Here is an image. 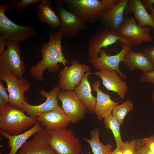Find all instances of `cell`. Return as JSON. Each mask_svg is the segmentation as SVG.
Instances as JSON below:
<instances>
[{
    "mask_svg": "<svg viewBox=\"0 0 154 154\" xmlns=\"http://www.w3.org/2000/svg\"><path fill=\"white\" fill-rule=\"evenodd\" d=\"M7 103L3 100L0 98V107L5 106Z\"/></svg>",
    "mask_w": 154,
    "mask_h": 154,
    "instance_id": "obj_40",
    "label": "cell"
},
{
    "mask_svg": "<svg viewBox=\"0 0 154 154\" xmlns=\"http://www.w3.org/2000/svg\"><path fill=\"white\" fill-rule=\"evenodd\" d=\"M118 41L121 43H127L133 45L132 40L118 35L117 32L102 27L95 30L90 38L88 48L89 59L97 57L100 50L112 45Z\"/></svg>",
    "mask_w": 154,
    "mask_h": 154,
    "instance_id": "obj_6",
    "label": "cell"
},
{
    "mask_svg": "<svg viewBox=\"0 0 154 154\" xmlns=\"http://www.w3.org/2000/svg\"><path fill=\"white\" fill-rule=\"evenodd\" d=\"M150 31L148 26H139L134 17L131 15L126 17L117 33L120 35L131 39L133 45L137 46L144 42H153V38L150 34Z\"/></svg>",
    "mask_w": 154,
    "mask_h": 154,
    "instance_id": "obj_12",
    "label": "cell"
},
{
    "mask_svg": "<svg viewBox=\"0 0 154 154\" xmlns=\"http://www.w3.org/2000/svg\"><path fill=\"white\" fill-rule=\"evenodd\" d=\"M100 131L97 128L90 132V139H83L89 143L94 154H112V145L109 143L105 145L101 142L99 138Z\"/></svg>",
    "mask_w": 154,
    "mask_h": 154,
    "instance_id": "obj_25",
    "label": "cell"
},
{
    "mask_svg": "<svg viewBox=\"0 0 154 154\" xmlns=\"http://www.w3.org/2000/svg\"><path fill=\"white\" fill-rule=\"evenodd\" d=\"M151 97L152 100L154 102V91L152 92Z\"/></svg>",
    "mask_w": 154,
    "mask_h": 154,
    "instance_id": "obj_41",
    "label": "cell"
},
{
    "mask_svg": "<svg viewBox=\"0 0 154 154\" xmlns=\"http://www.w3.org/2000/svg\"><path fill=\"white\" fill-rule=\"evenodd\" d=\"M112 154H122L121 150L116 147L114 150L112 151Z\"/></svg>",
    "mask_w": 154,
    "mask_h": 154,
    "instance_id": "obj_38",
    "label": "cell"
},
{
    "mask_svg": "<svg viewBox=\"0 0 154 154\" xmlns=\"http://www.w3.org/2000/svg\"><path fill=\"white\" fill-rule=\"evenodd\" d=\"M119 0H102L101 1L106 11L114 8L119 2Z\"/></svg>",
    "mask_w": 154,
    "mask_h": 154,
    "instance_id": "obj_34",
    "label": "cell"
},
{
    "mask_svg": "<svg viewBox=\"0 0 154 154\" xmlns=\"http://www.w3.org/2000/svg\"><path fill=\"white\" fill-rule=\"evenodd\" d=\"M50 137L47 130L44 128L35 133L31 140L27 141L18 154H55L49 145Z\"/></svg>",
    "mask_w": 154,
    "mask_h": 154,
    "instance_id": "obj_14",
    "label": "cell"
},
{
    "mask_svg": "<svg viewBox=\"0 0 154 154\" xmlns=\"http://www.w3.org/2000/svg\"><path fill=\"white\" fill-rule=\"evenodd\" d=\"M57 98L62 102L64 113L73 123L78 122L88 112L73 91L60 90Z\"/></svg>",
    "mask_w": 154,
    "mask_h": 154,
    "instance_id": "obj_11",
    "label": "cell"
},
{
    "mask_svg": "<svg viewBox=\"0 0 154 154\" xmlns=\"http://www.w3.org/2000/svg\"><path fill=\"white\" fill-rule=\"evenodd\" d=\"M7 39L2 36L0 35V55L5 50Z\"/></svg>",
    "mask_w": 154,
    "mask_h": 154,
    "instance_id": "obj_36",
    "label": "cell"
},
{
    "mask_svg": "<svg viewBox=\"0 0 154 154\" xmlns=\"http://www.w3.org/2000/svg\"><path fill=\"white\" fill-rule=\"evenodd\" d=\"M91 67L73 60L69 66H64L60 72L58 86L61 90L73 91L80 83L84 74L90 71Z\"/></svg>",
    "mask_w": 154,
    "mask_h": 154,
    "instance_id": "obj_10",
    "label": "cell"
},
{
    "mask_svg": "<svg viewBox=\"0 0 154 154\" xmlns=\"http://www.w3.org/2000/svg\"><path fill=\"white\" fill-rule=\"evenodd\" d=\"M56 5V9L60 20L58 29L66 37L76 36L81 31L87 29L85 23L75 14L66 10L64 5Z\"/></svg>",
    "mask_w": 154,
    "mask_h": 154,
    "instance_id": "obj_13",
    "label": "cell"
},
{
    "mask_svg": "<svg viewBox=\"0 0 154 154\" xmlns=\"http://www.w3.org/2000/svg\"><path fill=\"white\" fill-rule=\"evenodd\" d=\"M7 88L4 86L2 81H0V98L3 100L6 103H9V95L7 92Z\"/></svg>",
    "mask_w": 154,
    "mask_h": 154,
    "instance_id": "obj_35",
    "label": "cell"
},
{
    "mask_svg": "<svg viewBox=\"0 0 154 154\" xmlns=\"http://www.w3.org/2000/svg\"><path fill=\"white\" fill-rule=\"evenodd\" d=\"M150 11V14L152 16L154 20V7L153 5L151 6L149 9Z\"/></svg>",
    "mask_w": 154,
    "mask_h": 154,
    "instance_id": "obj_39",
    "label": "cell"
},
{
    "mask_svg": "<svg viewBox=\"0 0 154 154\" xmlns=\"http://www.w3.org/2000/svg\"><path fill=\"white\" fill-rule=\"evenodd\" d=\"M51 3V0H42L37 6L39 12L37 16L42 23H46L50 28L56 30L60 26V20L59 16L50 7Z\"/></svg>",
    "mask_w": 154,
    "mask_h": 154,
    "instance_id": "obj_24",
    "label": "cell"
},
{
    "mask_svg": "<svg viewBox=\"0 0 154 154\" xmlns=\"http://www.w3.org/2000/svg\"><path fill=\"white\" fill-rule=\"evenodd\" d=\"M100 80H98L93 84L92 88L97 94L96 102L94 112L98 119L101 121L112 114L113 109L119 103L113 100L109 94L105 93L100 90Z\"/></svg>",
    "mask_w": 154,
    "mask_h": 154,
    "instance_id": "obj_19",
    "label": "cell"
},
{
    "mask_svg": "<svg viewBox=\"0 0 154 154\" xmlns=\"http://www.w3.org/2000/svg\"><path fill=\"white\" fill-rule=\"evenodd\" d=\"M63 35L59 31H49V40L43 44L40 50L42 59L30 70L31 75L35 80L43 82V73L46 70L54 73L60 69L59 63H62L64 66L69 63L62 51L61 40Z\"/></svg>",
    "mask_w": 154,
    "mask_h": 154,
    "instance_id": "obj_1",
    "label": "cell"
},
{
    "mask_svg": "<svg viewBox=\"0 0 154 154\" xmlns=\"http://www.w3.org/2000/svg\"><path fill=\"white\" fill-rule=\"evenodd\" d=\"M37 119L47 130L66 128L71 122L62 108L60 106L40 114Z\"/></svg>",
    "mask_w": 154,
    "mask_h": 154,
    "instance_id": "obj_17",
    "label": "cell"
},
{
    "mask_svg": "<svg viewBox=\"0 0 154 154\" xmlns=\"http://www.w3.org/2000/svg\"><path fill=\"white\" fill-rule=\"evenodd\" d=\"M121 62L130 71L139 69L143 73L154 70V66L143 52H136L130 49Z\"/></svg>",
    "mask_w": 154,
    "mask_h": 154,
    "instance_id": "obj_20",
    "label": "cell"
},
{
    "mask_svg": "<svg viewBox=\"0 0 154 154\" xmlns=\"http://www.w3.org/2000/svg\"><path fill=\"white\" fill-rule=\"evenodd\" d=\"M0 78L7 85L9 103L21 109L23 104L27 102L24 95L25 92L30 88V82L23 78H17L9 70L0 71Z\"/></svg>",
    "mask_w": 154,
    "mask_h": 154,
    "instance_id": "obj_8",
    "label": "cell"
},
{
    "mask_svg": "<svg viewBox=\"0 0 154 154\" xmlns=\"http://www.w3.org/2000/svg\"><path fill=\"white\" fill-rule=\"evenodd\" d=\"M122 46L121 50L117 54L114 55H108L104 48L100 51V56L89 59V61L96 70H107L111 71L114 70L118 73L121 78L127 80V77L121 71L119 64L123 59L128 51L131 49V46L129 44L121 43Z\"/></svg>",
    "mask_w": 154,
    "mask_h": 154,
    "instance_id": "obj_9",
    "label": "cell"
},
{
    "mask_svg": "<svg viewBox=\"0 0 154 154\" xmlns=\"http://www.w3.org/2000/svg\"><path fill=\"white\" fill-rule=\"evenodd\" d=\"M92 74L102 79L103 85L108 90L117 93L121 99L124 98L127 91L128 86L117 72L102 70L93 72Z\"/></svg>",
    "mask_w": 154,
    "mask_h": 154,
    "instance_id": "obj_18",
    "label": "cell"
},
{
    "mask_svg": "<svg viewBox=\"0 0 154 154\" xmlns=\"http://www.w3.org/2000/svg\"><path fill=\"white\" fill-rule=\"evenodd\" d=\"M133 108V105L130 99L120 104L116 105L113 109L112 114L118 121L120 124L123 123L127 114Z\"/></svg>",
    "mask_w": 154,
    "mask_h": 154,
    "instance_id": "obj_27",
    "label": "cell"
},
{
    "mask_svg": "<svg viewBox=\"0 0 154 154\" xmlns=\"http://www.w3.org/2000/svg\"><path fill=\"white\" fill-rule=\"evenodd\" d=\"M6 42L7 49L0 55V71L9 70L17 78H23L26 69L21 56L20 43L7 39Z\"/></svg>",
    "mask_w": 154,
    "mask_h": 154,
    "instance_id": "obj_7",
    "label": "cell"
},
{
    "mask_svg": "<svg viewBox=\"0 0 154 154\" xmlns=\"http://www.w3.org/2000/svg\"><path fill=\"white\" fill-rule=\"evenodd\" d=\"M143 52L154 66V46L144 49Z\"/></svg>",
    "mask_w": 154,
    "mask_h": 154,
    "instance_id": "obj_33",
    "label": "cell"
},
{
    "mask_svg": "<svg viewBox=\"0 0 154 154\" xmlns=\"http://www.w3.org/2000/svg\"><path fill=\"white\" fill-rule=\"evenodd\" d=\"M135 154H153L149 148L143 142L141 138L137 139Z\"/></svg>",
    "mask_w": 154,
    "mask_h": 154,
    "instance_id": "obj_30",
    "label": "cell"
},
{
    "mask_svg": "<svg viewBox=\"0 0 154 154\" xmlns=\"http://www.w3.org/2000/svg\"><path fill=\"white\" fill-rule=\"evenodd\" d=\"M37 121V117L29 116L21 109L9 103L0 107V128L11 135L20 134Z\"/></svg>",
    "mask_w": 154,
    "mask_h": 154,
    "instance_id": "obj_2",
    "label": "cell"
},
{
    "mask_svg": "<svg viewBox=\"0 0 154 154\" xmlns=\"http://www.w3.org/2000/svg\"><path fill=\"white\" fill-rule=\"evenodd\" d=\"M47 131L50 135L49 145L55 154H82L81 143L72 129L66 128Z\"/></svg>",
    "mask_w": 154,
    "mask_h": 154,
    "instance_id": "obj_4",
    "label": "cell"
},
{
    "mask_svg": "<svg viewBox=\"0 0 154 154\" xmlns=\"http://www.w3.org/2000/svg\"><path fill=\"white\" fill-rule=\"evenodd\" d=\"M146 8L149 9L153 4H154V0H141Z\"/></svg>",
    "mask_w": 154,
    "mask_h": 154,
    "instance_id": "obj_37",
    "label": "cell"
},
{
    "mask_svg": "<svg viewBox=\"0 0 154 154\" xmlns=\"http://www.w3.org/2000/svg\"><path fill=\"white\" fill-rule=\"evenodd\" d=\"M54 2L56 5L66 4L70 11L85 23L95 22L106 11L99 0H56Z\"/></svg>",
    "mask_w": 154,
    "mask_h": 154,
    "instance_id": "obj_3",
    "label": "cell"
},
{
    "mask_svg": "<svg viewBox=\"0 0 154 154\" xmlns=\"http://www.w3.org/2000/svg\"><path fill=\"white\" fill-rule=\"evenodd\" d=\"M133 13L138 25L141 27L150 26L154 29V20L151 15L146 10L141 0H129L125 10L124 16L127 17L129 13Z\"/></svg>",
    "mask_w": 154,
    "mask_h": 154,
    "instance_id": "obj_22",
    "label": "cell"
},
{
    "mask_svg": "<svg viewBox=\"0 0 154 154\" xmlns=\"http://www.w3.org/2000/svg\"><path fill=\"white\" fill-rule=\"evenodd\" d=\"M140 80L143 82L154 84V70L143 73L140 76Z\"/></svg>",
    "mask_w": 154,
    "mask_h": 154,
    "instance_id": "obj_31",
    "label": "cell"
},
{
    "mask_svg": "<svg viewBox=\"0 0 154 154\" xmlns=\"http://www.w3.org/2000/svg\"><path fill=\"white\" fill-rule=\"evenodd\" d=\"M92 73L90 71L85 73L79 84L75 87L73 91L82 104L91 114L94 112L96 98L92 94L91 88L88 77Z\"/></svg>",
    "mask_w": 154,
    "mask_h": 154,
    "instance_id": "obj_21",
    "label": "cell"
},
{
    "mask_svg": "<svg viewBox=\"0 0 154 154\" xmlns=\"http://www.w3.org/2000/svg\"><path fill=\"white\" fill-rule=\"evenodd\" d=\"M129 1L119 0L114 8L106 11L100 19L101 27L117 32L125 19L124 12Z\"/></svg>",
    "mask_w": 154,
    "mask_h": 154,
    "instance_id": "obj_16",
    "label": "cell"
},
{
    "mask_svg": "<svg viewBox=\"0 0 154 154\" xmlns=\"http://www.w3.org/2000/svg\"><path fill=\"white\" fill-rule=\"evenodd\" d=\"M44 128L40 122L37 121L32 127L27 130L19 134L11 135L1 130V134L8 140V145L10 148L9 152L7 154H16L22 146L30 137Z\"/></svg>",
    "mask_w": 154,
    "mask_h": 154,
    "instance_id": "obj_23",
    "label": "cell"
},
{
    "mask_svg": "<svg viewBox=\"0 0 154 154\" xmlns=\"http://www.w3.org/2000/svg\"><path fill=\"white\" fill-rule=\"evenodd\" d=\"M104 122L105 128L110 130L112 132L115 140L116 147L121 150L123 142L120 132L121 124L112 114L104 119Z\"/></svg>",
    "mask_w": 154,
    "mask_h": 154,
    "instance_id": "obj_26",
    "label": "cell"
},
{
    "mask_svg": "<svg viewBox=\"0 0 154 154\" xmlns=\"http://www.w3.org/2000/svg\"><path fill=\"white\" fill-rule=\"evenodd\" d=\"M143 143L150 149L152 153L154 154V135L148 137L141 138Z\"/></svg>",
    "mask_w": 154,
    "mask_h": 154,
    "instance_id": "obj_32",
    "label": "cell"
},
{
    "mask_svg": "<svg viewBox=\"0 0 154 154\" xmlns=\"http://www.w3.org/2000/svg\"><path fill=\"white\" fill-rule=\"evenodd\" d=\"M10 3L0 5V33L6 39L21 42L37 34L32 25L25 26L18 25L9 19L5 14L8 9Z\"/></svg>",
    "mask_w": 154,
    "mask_h": 154,
    "instance_id": "obj_5",
    "label": "cell"
},
{
    "mask_svg": "<svg viewBox=\"0 0 154 154\" xmlns=\"http://www.w3.org/2000/svg\"><path fill=\"white\" fill-rule=\"evenodd\" d=\"M60 91L57 84L49 92H46L43 89L39 91L40 94L46 98L45 101L38 105H33L27 102L23 105L22 110L30 116L37 117L40 114L59 107L58 104V95Z\"/></svg>",
    "mask_w": 154,
    "mask_h": 154,
    "instance_id": "obj_15",
    "label": "cell"
},
{
    "mask_svg": "<svg viewBox=\"0 0 154 154\" xmlns=\"http://www.w3.org/2000/svg\"><path fill=\"white\" fill-rule=\"evenodd\" d=\"M137 145V139L123 142L121 149L122 154H135Z\"/></svg>",
    "mask_w": 154,
    "mask_h": 154,
    "instance_id": "obj_29",
    "label": "cell"
},
{
    "mask_svg": "<svg viewBox=\"0 0 154 154\" xmlns=\"http://www.w3.org/2000/svg\"><path fill=\"white\" fill-rule=\"evenodd\" d=\"M42 0H11L10 4L14 9L19 12L31 4H38Z\"/></svg>",
    "mask_w": 154,
    "mask_h": 154,
    "instance_id": "obj_28",
    "label": "cell"
}]
</instances>
